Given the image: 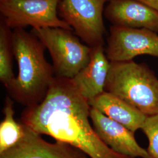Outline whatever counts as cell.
<instances>
[{
	"mask_svg": "<svg viewBox=\"0 0 158 158\" xmlns=\"http://www.w3.org/2000/svg\"><path fill=\"white\" fill-rule=\"evenodd\" d=\"M110 0H62L60 16L91 48L103 45L102 11Z\"/></svg>",
	"mask_w": 158,
	"mask_h": 158,
	"instance_id": "cell-6",
	"label": "cell"
},
{
	"mask_svg": "<svg viewBox=\"0 0 158 158\" xmlns=\"http://www.w3.org/2000/svg\"><path fill=\"white\" fill-rule=\"evenodd\" d=\"M26 127V133L21 141L17 145L0 153V158H25L28 149V135Z\"/></svg>",
	"mask_w": 158,
	"mask_h": 158,
	"instance_id": "cell-16",
	"label": "cell"
},
{
	"mask_svg": "<svg viewBox=\"0 0 158 158\" xmlns=\"http://www.w3.org/2000/svg\"><path fill=\"white\" fill-rule=\"evenodd\" d=\"M110 68L103 46L91 48L89 62L72 80L79 93L90 102L105 91V86Z\"/></svg>",
	"mask_w": 158,
	"mask_h": 158,
	"instance_id": "cell-10",
	"label": "cell"
},
{
	"mask_svg": "<svg viewBox=\"0 0 158 158\" xmlns=\"http://www.w3.org/2000/svg\"><path fill=\"white\" fill-rule=\"evenodd\" d=\"M105 15L114 25L158 33V12L135 0H110Z\"/></svg>",
	"mask_w": 158,
	"mask_h": 158,
	"instance_id": "cell-9",
	"label": "cell"
},
{
	"mask_svg": "<svg viewBox=\"0 0 158 158\" xmlns=\"http://www.w3.org/2000/svg\"><path fill=\"white\" fill-rule=\"evenodd\" d=\"M2 112L4 118L0 123V153L17 145L26 133L25 125L14 118V100L9 95L6 96Z\"/></svg>",
	"mask_w": 158,
	"mask_h": 158,
	"instance_id": "cell-13",
	"label": "cell"
},
{
	"mask_svg": "<svg viewBox=\"0 0 158 158\" xmlns=\"http://www.w3.org/2000/svg\"><path fill=\"white\" fill-rule=\"evenodd\" d=\"M12 34L5 24L0 28V80L6 87L15 79L12 69Z\"/></svg>",
	"mask_w": 158,
	"mask_h": 158,
	"instance_id": "cell-14",
	"label": "cell"
},
{
	"mask_svg": "<svg viewBox=\"0 0 158 158\" xmlns=\"http://www.w3.org/2000/svg\"><path fill=\"white\" fill-rule=\"evenodd\" d=\"M158 12V0H135Z\"/></svg>",
	"mask_w": 158,
	"mask_h": 158,
	"instance_id": "cell-17",
	"label": "cell"
},
{
	"mask_svg": "<svg viewBox=\"0 0 158 158\" xmlns=\"http://www.w3.org/2000/svg\"><path fill=\"white\" fill-rule=\"evenodd\" d=\"M49 51L55 76L72 79L88 64L91 48L81 44L70 31L57 28L33 29Z\"/></svg>",
	"mask_w": 158,
	"mask_h": 158,
	"instance_id": "cell-4",
	"label": "cell"
},
{
	"mask_svg": "<svg viewBox=\"0 0 158 158\" xmlns=\"http://www.w3.org/2000/svg\"><path fill=\"white\" fill-rule=\"evenodd\" d=\"M105 52L110 62L128 61L143 55L158 58V35L147 29L113 25Z\"/></svg>",
	"mask_w": 158,
	"mask_h": 158,
	"instance_id": "cell-7",
	"label": "cell"
},
{
	"mask_svg": "<svg viewBox=\"0 0 158 158\" xmlns=\"http://www.w3.org/2000/svg\"><path fill=\"white\" fill-rule=\"evenodd\" d=\"M28 149L25 158H88V156L72 145L56 141L49 143L41 135L27 126Z\"/></svg>",
	"mask_w": 158,
	"mask_h": 158,
	"instance_id": "cell-12",
	"label": "cell"
},
{
	"mask_svg": "<svg viewBox=\"0 0 158 158\" xmlns=\"http://www.w3.org/2000/svg\"><path fill=\"white\" fill-rule=\"evenodd\" d=\"M62 0H0V11L8 28H57L72 31L65 21L57 17Z\"/></svg>",
	"mask_w": 158,
	"mask_h": 158,
	"instance_id": "cell-5",
	"label": "cell"
},
{
	"mask_svg": "<svg viewBox=\"0 0 158 158\" xmlns=\"http://www.w3.org/2000/svg\"><path fill=\"white\" fill-rule=\"evenodd\" d=\"M105 91L147 117L158 115V78L145 64L133 60L110 62Z\"/></svg>",
	"mask_w": 158,
	"mask_h": 158,
	"instance_id": "cell-3",
	"label": "cell"
},
{
	"mask_svg": "<svg viewBox=\"0 0 158 158\" xmlns=\"http://www.w3.org/2000/svg\"><path fill=\"white\" fill-rule=\"evenodd\" d=\"M93 128L102 141L115 152L132 158H152L137 142L135 133L91 107Z\"/></svg>",
	"mask_w": 158,
	"mask_h": 158,
	"instance_id": "cell-8",
	"label": "cell"
},
{
	"mask_svg": "<svg viewBox=\"0 0 158 158\" xmlns=\"http://www.w3.org/2000/svg\"><path fill=\"white\" fill-rule=\"evenodd\" d=\"M148 138L147 151L152 158H158V115L148 117L142 127Z\"/></svg>",
	"mask_w": 158,
	"mask_h": 158,
	"instance_id": "cell-15",
	"label": "cell"
},
{
	"mask_svg": "<svg viewBox=\"0 0 158 158\" xmlns=\"http://www.w3.org/2000/svg\"><path fill=\"white\" fill-rule=\"evenodd\" d=\"M90 108L72 79L55 76L44 101L25 108L20 121L40 135L69 143L91 158H134L115 152L102 141L90 123Z\"/></svg>",
	"mask_w": 158,
	"mask_h": 158,
	"instance_id": "cell-1",
	"label": "cell"
},
{
	"mask_svg": "<svg viewBox=\"0 0 158 158\" xmlns=\"http://www.w3.org/2000/svg\"><path fill=\"white\" fill-rule=\"evenodd\" d=\"M89 102L91 107L134 133L142 129L148 117L135 108L106 91Z\"/></svg>",
	"mask_w": 158,
	"mask_h": 158,
	"instance_id": "cell-11",
	"label": "cell"
},
{
	"mask_svg": "<svg viewBox=\"0 0 158 158\" xmlns=\"http://www.w3.org/2000/svg\"><path fill=\"white\" fill-rule=\"evenodd\" d=\"M14 55L18 64V75L6 87L14 101L26 107L44 101L55 77L53 66L46 60L45 46L34 34L23 28L12 34Z\"/></svg>",
	"mask_w": 158,
	"mask_h": 158,
	"instance_id": "cell-2",
	"label": "cell"
}]
</instances>
